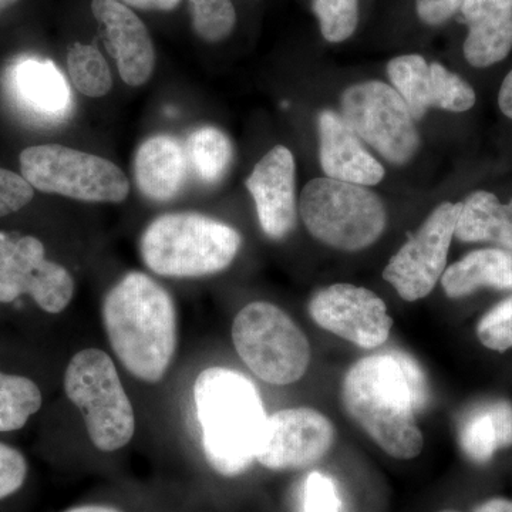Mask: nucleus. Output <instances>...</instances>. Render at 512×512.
<instances>
[{
    "mask_svg": "<svg viewBox=\"0 0 512 512\" xmlns=\"http://www.w3.org/2000/svg\"><path fill=\"white\" fill-rule=\"evenodd\" d=\"M461 202H443L383 271V278L407 302L426 298L446 271L448 251L456 232Z\"/></svg>",
    "mask_w": 512,
    "mask_h": 512,
    "instance_id": "11",
    "label": "nucleus"
},
{
    "mask_svg": "<svg viewBox=\"0 0 512 512\" xmlns=\"http://www.w3.org/2000/svg\"><path fill=\"white\" fill-rule=\"evenodd\" d=\"M195 33L207 42H221L231 35L237 23L232 0H188Z\"/></svg>",
    "mask_w": 512,
    "mask_h": 512,
    "instance_id": "27",
    "label": "nucleus"
},
{
    "mask_svg": "<svg viewBox=\"0 0 512 512\" xmlns=\"http://www.w3.org/2000/svg\"><path fill=\"white\" fill-rule=\"evenodd\" d=\"M429 387L419 365L402 352L363 357L343 377L346 412L384 453L412 460L423 450L416 413L426 406Z\"/></svg>",
    "mask_w": 512,
    "mask_h": 512,
    "instance_id": "1",
    "label": "nucleus"
},
{
    "mask_svg": "<svg viewBox=\"0 0 512 512\" xmlns=\"http://www.w3.org/2000/svg\"><path fill=\"white\" fill-rule=\"evenodd\" d=\"M5 84L10 100L29 119L55 124L72 113L69 83L50 60L23 57L9 67Z\"/></svg>",
    "mask_w": 512,
    "mask_h": 512,
    "instance_id": "16",
    "label": "nucleus"
},
{
    "mask_svg": "<svg viewBox=\"0 0 512 512\" xmlns=\"http://www.w3.org/2000/svg\"><path fill=\"white\" fill-rule=\"evenodd\" d=\"M103 325L111 349L127 372L158 383L178 345L177 309L171 293L143 272H130L107 293Z\"/></svg>",
    "mask_w": 512,
    "mask_h": 512,
    "instance_id": "2",
    "label": "nucleus"
},
{
    "mask_svg": "<svg viewBox=\"0 0 512 512\" xmlns=\"http://www.w3.org/2000/svg\"><path fill=\"white\" fill-rule=\"evenodd\" d=\"M188 164L204 184L220 183L231 165L234 150L220 128L204 126L192 131L185 144Z\"/></svg>",
    "mask_w": 512,
    "mask_h": 512,
    "instance_id": "24",
    "label": "nucleus"
},
{
    "mask_svg": "<svg viewBox=\"0 0 512 512\" xmlns=\"http://www.w3.org/2000/svg\"><path fill=\"white\" fill-rule=\"evenodd\" d=\"M42 403V392L33 380L0 372V433L23 429Z\"/></svg>",
    "mask_w": 512,
    "mask_h": 512,
    "instance_id": "25",
    "label": "nucleus"
},
{
    "mask_svg": "<svg viewBox=\"0 0 512 512\" xmlns=\"http://www.w3.org/2000/svg\"><path fill=\"white\" fill-rule=\"evenodd\" d=\"M194 403L208 464L224 477L244 474L268 420L254 382L228 367H208L195 380Z\"/></svg>",
    "mask_w": 512,
    "mask_h": 512,
    "instance_id": "3",
    "label": "nucleus"
},
{
    "mask_svg": "<svg viewBox=\"0 0 512 512\" xmlns=\"http://www.w3.org/2000/svg\"><path fill=\"white\" fill-rule=\"evenodd\" d=\"M387 76L414 120L423 119L431 107L463 113L476 104V92L463 77L421 55L394 57L387 64Z\"/></svg>",
    "mask_w": 512,
    "mask_h": 512,
    "instance_id": "14",
    "label": "nucleus"
},
{
    "mask_svg": "<svg viewBox=\"0 0 512 512\" xmlns=\"http://www.w3.org/2000/svg\"><path fill=\"white\" fill-rule=\"evenodd\" d=\"M454 237L461 242H494L512 251V200L503 204L493 192L476 191L461 202Z\"/></svg>",
    "mask_w": 512,
    "mask_h": 512,
    "instance_id": "23",
    "label": "nucleus"
},
{
    "mask_svg": "<svg viewBox=\"0 0 512 512\" xmlns=\"http://www.w3.org/2000/svg\"><path fill=\"white\" fill-rule=\"evenodd\" d=\"M22 295L32 296L40 309L56 315L72 302L74 281L66 268L46 258L39 239L0 232V303Z\"/></svg>",
    "mask_w": 512,
    "mask_h": 512,
    "instance_id": "10",
    "label": "nucleus"
},
{
    "mask_svg": "<svg viewBox=\"0 0 512 512\" xmlns=\"http://www.w3.org/2000/svg\"><path fill=\"white\" fill-rule=\"evenodd\" d=\"M22 177L36 190L86 202H121L130 192L126 175L106 158L45 144L20 154Z\"/></svg>",
    "mask_w": 512,
    "mask_h": 512,
    "instance_id": "8",
    "label": "nucleus"
},
{
    "mask_svg": "<svg viewBox=\"0 0 512 512\" xmlns=\"http://www.w3.org/2000/svg\"><path fill=\"white\" fill-rule=\"evenodd\" d=\"M453 512V511H444ZM473 512H512V501L505 498H491L485 503L478 505Z\"/></svg>",
    "mask_w": 512,
    "mask_h": 512,
    "instance_id": "36",
    "label": "nucleus"
},
{
    "mask_svg": "<svg viewBox=\"0 0 512 512\" xmlns=\"http://www.w3.org/2000/svg\"><path fill=\"white\" fill-rule=\"evenodd\" d=\"M318 130L320 165L326 177L365 187L383 180V165L366 150L342 116L323 110L319 114Z\"/></svg>",
    "mask_w": 512,
    "mask_h": 512,
    "instance_id": "18",
    "label": "nucleus"
},
{
    "mask_svg": "<svg viewBox=\"0 0 512 512\" xmlns=\"http://www.w3.org/2000/svg\"><path fill=\"white\" fill-rule=\"evenodd\" d=\"M232 342L255 376L274 386L299 382L311 363V346L288 313L269 302H252L235 316Z\"/></svg>",
    "mask_w": 512,
    "mask_h": 512,
    "instance_id": "7",
    "label": "nucleus"
},
{
    "mask_svg": "<svg viewBox=\"0 0 512 512\" xmlns=\"http://www.w3.org/2000/svg\"><path fill=\"white\" fill-rule=\"evenodd\" d=\"M498 106H500L504 116L512 120V70L505 76L504 82L501 84Z\"/></svg>",
    "mask_w": 512,
    "mask_h": 512,
    "instance_id": "35",
    "label": "nucleus"
},
{
    "mask_svg": "<svg viewBox=\"0 0 512 512\" xmlns=\"http://www.w3.org/2000/svg\"><path fill=\"white\" fill-rule=\"evenodd\" d=\"M124 5L143 10H160L170 12L180 5L181 0H121Z\"/></svg>",
    "mask_w": 512,
    "mask_h": 512,
    "instance_id": "34",
    "label": "nucleus"
},
{
    "mask_svg": "<svg viewBox=\"0 0 512 512\" xmlns=\"http://www.w3.org/2000/svg\"><path fill=\"white\" fill-rule=\"evenodd\" d=\"M185 147L177 138L154 136L138 147L134 158V178L138 190L153 201H170L180 195L187 181Z\"/></svg>",
    "mask_w": 512,
    "mask_h": 512,
    "instance_id": "20",
    "label": "nucleus"
},
{
    "mask_svg": "<svg viewBox=\"0 0 512 512\" xmlns=\"http://www.w3.org/2000/svg\"><path fill=\"white\" fill-rule=\"evenodd\" d=\"M320 33L329 43L346 42L359 26V0H313Z\"/></svg>",
    "mask_w": 512,
    "mask_h": 512,
    "instance_id": "28",
    "label": "nucleus"
},
{
    "mask_svg": "<svg viewBox=\"0 0 512 512\" xmlns=\"http://www.w3.org/2000/svg\"><path fill=\"white\" fill-rule=\"evenodd\" d=\"M477 336L485 348L495 352L512 348V296L485 313L478 322Z\"/></svg>",
    "mask_w": 512,
    "mask_h": 512,
    "instance_id": "29",
    "label": "nucleus"
},
{
    "mask_svg": "<svg viewBox=\"0 0 512 512\" xmlns=\"http://www.w3.org/2000/svg\"><path fill=\"white\" fill-rule=\"evenodd\" d=\"M332 421L311 407H292L268 416L256 461L272 471H298L319 463L335 443Z\"/></svg>",
    "mask_w": 512,
    "mask_h": 512,
    "instance_id": "12",
    "label": "nucleus"
},
{
    "mask_svg": "<svg viewBox=\"0 0 512 512\" xmlns=\"http://www.w3.org/2000/svg\"><path fill=\"white\" fill-rule=\"evenodd\" d=\"M33 187L22 177L0 167V218L22 210L33 198Z\"/></svg>",
    "mask_w": 512,
    "mask_h": 512,
    "instance_id": "32",
    "label": "nucleus"
},
{
    "mask_svg": "<svg viewBox=\"0 0 512 512\" xmlns=\"http://www.w3.org/2000/svg\"><path fill=\"white\" fill-rule=\"evenodd\" d=\"M63 512H123L119 508L110 507V505L87 504L79 505V507L69 508Z\"/></svg>",
    "mask_w": 512,
    "mask_h": 512,
    "instance_id": "37",
    "label": "nucleus"
},
{
    "mask_svg": "<svg viewBox=\"0 0 512 512\" xmlns=\"http://www.w3.org/2000/svg\"><path fill=\"white\" fill-rule=\"evenodd\" d=\"M343 120L370 147L394 165L409 163L420 134L409 107L392 86L377 80L357 83L342 94Z\"/></svg>",
    "mask_w": 512,
    "mask_h": 512,
    "instance_id": "9",
    "label": "nucleus"
},
{
    "mask_svg": "<svg viewBox=\"0 0 512 512\" xmlns=\"http://www.w3.org/2000/svg\"><path fill=\"white\" fill-rule=\"evenodd\" d=\"M67 69L74 86L84 96H106L113 86L109 63L97 47L74 45L67 56Z\"/></svg>",
    "mask_w": 512,
    "mask_h": 512,
    "instance_id": "26",
    "label": "nucleus"
},
{
    "mask_svg": "<svg viewBox=\"0 0 512 512\" xmlns=\"http://www.w3.org/2000/svg\"><path fill=\"white\" fill-rule=\"evenodd\" d=\"M460 13L468 28L464 57L471 66H493L510 55L512 0H466Z\"/></svg>",
    "mask_w": 512,
    "mask_h": 512,
    "instance_id": "19",
    "label": "nucleus"
},
{
    "mask_svg": "<svg viewBox=\"0 0 512 512\" xmlns=\"http://www.w3.org/2000/svg\"><path fill=\"white\" fill-rule=\"evenodd\" d=\"M262 231L272 239L291 234L298 217L295 160L289 148L276 146L265 154L247 180Z\"/></svg>",
    "mask_w": 512,
    "mask_h": 512,
    "instance_id": "15",
    "label": "nucleus"
},
{
    "mask_svg": "<svg viewBox=\"0 0 512 512\" xmlns=\"http://www.w3.org/2000/svg\"><path fill=\"white\" fill-rule=\"evenodd\" d=\"M466 0H416V13L427 26H441L460 12Z\"/></svg>",
    "mask_w": 512,
    "mask_h": 512,
    "instance_id": "33",
    "label": "nucleus"
},
{
    "mask_svg": "<svg viewBox=\"0 0 512 512\" xmlns=\"http://www.w3.org/2000/svg\"><path fill=\"white\" fill-rule=\"evenodd\" d=\"M18 2V0H0V13L3 12V10L8 9L9 6H12L13 3Z\"/></svg>",
    "mask_w": 512,
    "mask_h": 512,
    "instance_id": "38",
    "label": "nucleus"
},
{
    "mask_svg": "<svg viewBox=\"0 0 512 512\" xmlns=\"http://www.w3.org/2000/svg\"><path fill=\"white\" fill-rule=\"evenodd\" d=\"M303 512H342L338 488L332 478L313 471L303 488Z\"/></svg>",
    "mask_w": 512,
    "mask_h": 512,
    "instance_id": "30",
    "label": "nucleus"
},
{
    "mask_svg": "<svg viewBox=\"0 0 512 512\" xmlns=\"http://www.w3.org/2000/svg\"><path fill=\"white\" fill-rule=\"evenodd\" d=\"M299 214L313 238L346 252L369 248L387 225L386 207L379 195L365 185L328 177L305 185Z\"/></svg>",
    "mask_w": 512,
    "mask_h": 512,
    "instance_id": "5",
    "label": "nucleus"
},
{
    "mask_svg": "<svg viewBox=\"0 0 512 512\" xmlns=\"http://www.w3.org/2000/svg\"><path fill=\"white\" fill-rule=\"evenodd\" d=\"M460 446L477 464H485L498 450L512 446V404L495 400L481 404L461 423Z\"/></svg>",
    "mask_w": 512,
    "mask_h": 512,
    "instance_id": "22",
    "label": "nucleus"
},
{
    "mask_svg": "<svg viewBox=\"0 0 512 512\" xmlns=\"http://www.w3.org/2000/svg\"><path fill=\"white\" fill-rule=\"evenodd\" d=\"M92 12L104 26L107 50L116 59L121 80L133 87L148 82L156 52L146 25L121 0H93Z\"/></svg>",
    "mask_w": 512,
    "mask_h": 512,
    "instance_id": "17",
    "label": "nucleus"
},
{
    "mask_svg": "<svg viewBox=\"0 0 512 512\" xmlns=\"http://www.w3.org/2000/svg\"><path fill=\"white\" fill-rule=\"evenodd\" d=\"M441 285L450 298H464L480 288L512 289V251L478 249L448 266Z\"/></svg>",
    "mask_w": 512,
    "mask_h": 512,
    "instance_id": "21",
    "label": "nucleus"
},
{
    "mask_svg": "<svg viewBox=\"0 0 512 512\" xmlns=\"http://www.w3.org/2000/svg\"><path fill=\"white\" fill-rule=\"evenodd\" d=\"M313 322L362 349H376L389 339L392 316L375 292L350 284L326 286L309 302Z\"/></svg>",
    "mask_w": 512,
    "mask_h": 512,
    "instance_id": "13",
    "label": "nucleus"
},
{
    "mask_svg": "<svg viewBox=\"0 0 512 512\" xmlns=\"http://www.w3.org/2000/svg\"><path fill=\"white\" fill-rule=\"evenodd\" d=\"M64 392L82 413L94 447L113 453L133 439V404L106 352L84 349L76 353L64 373Z\"/></svg>",
    "mask_w": 512,
    "mask_h": 512,
    "instance_id": "6",
    "label": "nucleus"
},
{
    "mask_svg": "<svg viewBox=\"0 0 512 512\" xmlns=\"http://www.w3.org/2000/svg\"><path fill=\"white\" fill-rule=\"evenodd\" d=\"M241 244V235L231 225L197 212H173L144 229L140 252L157 275L201 278L227 269Z\"/></svg>",
    "mask_w": 512,
    "mask_h": 512,
    "instance_id": "4",
    "label": "nucleus"
},
{
    "mask_svg": "<svg viewBox=\"0 0 512 512\" xmlns=\"http://www.w3.org/2000/svg\"><path fill=\"white\" fill-rule=\"evenodd\" d=\"M28 477V461L16 448L0 443V501L18 493Z\"/></svg>",
    "mask_w": 512,
    "mask_h": 512,
    "instance_id": "31",
    "label": "nucleus"
}]
</instances>
